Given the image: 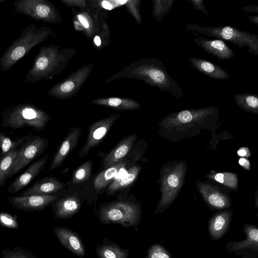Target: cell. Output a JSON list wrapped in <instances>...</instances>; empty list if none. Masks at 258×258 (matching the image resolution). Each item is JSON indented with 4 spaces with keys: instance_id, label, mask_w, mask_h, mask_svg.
I'll return each mask as SVG.
<instances>
[{
    "instance_id": "cell-30",
    "label": "cell",
    "mask_w": 258,
    "mask_h": 258,
    "mask_svg": "<svg viewBox=\"0 0 258 258\" xmlns=\"http://www.w3.org/2000/svg\"><path fill=\"white\" fill-rule=\"evenodd\" d=\"M237 104L243 109L253 113H258V96L255 94L238 93L234 95Z\"/></svg>"
},
{
    "instance_id": "cell-24",
    "label": "cell",
    "mask_w": 258,
    "mask_h": 258,
    "mask_svg": "<svg viewBox=\"0 0 258 258\" xmlns=\"http://www.w3.org/2000/svg\"><path fill=\"white\" fill-rule=\"evenodd\" d=\"M200 189L205 201L213 209L221 210L231 206L229 199L211 185L201 184Z\"/></svg>"
},
{
    "instance_id": "cell-38",
    "label": "cell",
    "mask_w": 258,
    "mask_h": 258,
    "mask_svg": "<svg viewBox=\"0 0 258 258\" xmlns=\"http://www.w3.org/2000/svg\"><path fill=\"white\" fill-rule=\"evenodd\" d=\"M140 0H131L127 1L125 5L132 16L134 18L138 24L141 25L142 19L140 13Z\"/></svg>"
},
{
    "instance_id": "cell-13",
    "label": "cell",
    "mask_w": 258,
    "mask_h": 258,
    "mask_svg": "<svg viewBox=\"0 0 258 258\" xmlns=\"http://www.w3.org/2000/svg\"><path fill=\"white\" fill-rule=\"evenodd\" d=\"M120 116L119 114H112L89 125L87 140L79 153V157H84L91 149L98 145Z\"/></svg>"
},
{
    "instance_id": "cell-15",
    "label": "cell",
    "mask_w": 258,
    "mask_h": 258,
    "mask_svg": "<svg viewBox=\"0 0 258 258\" xmlns=\"http://www.w3.org/2000/svg\"><path fill=\"white\" fill-rule=\"evenodd\" d=\"M137 139L132 134L122 139L102 159L101 167L104 170L122 161L130 153Z\"/></svg>"
},
{
    "instance_id": "cell-40",
    "label": "cell",
    "mask_w": 258,
    "mask_h": 258,
    "mask_svg": "<svg viewBox=\"0 0 258 258\" xmlns=\"http://www.w3.org/2000/svg\"><path fill=\"white\" fill-rule=\"evenodd\" d=\"M3 255L4 258H36L28 252L16 248L13 250H4Z\"/></svg>"
},
{
    "instance_id": "cell-46",
    "label": "cell",
    "mask_w": 258,
    "mask_h": 258,
    "mask_svg": "<svg viewBox=\"0 0 258 258\" xmlns=\"http://www.w3.org/2000/svg\"><path fill=\"white\" fill-rule=\"evenodd\" d=\"M237 154L239 156L244 157V156H249V152L248 150L245 148H241L238 151Z\"/></svg>"
},
{
    "instance_id": "cell-31",
    "label": "cell",
    "mask_w": 258,
    "mask_h": 258,
    "mask_svg": "<svg viewBox=\"0 0 258 258\" xmlns=\"http://www.w3.org/2000/svg\"><path fill=\"white\" fill-rule=\"evenodd\" d=\"M175 0H154L152 16L157 22H160L169 13Z\"/></svg>"
},
{
    "instance_id": "cell-43",
    "label": "cell",
    "mask_w": 258,
    "mask_h": 258,
    "mask_svg": "<svg viewBox=\"0 0 258 258\" xmlns=\"http://www.w3.org/2000/svg\"><path fill=\"white\" fill-rule=\"evenodd\" d=\"M189 2L191 3L193 9L196 11H200L207 16L210 15L206 9L204 0H190Z\"/></svg>"
},
{
    "instance_id": "cell-37",
    "label": "cell",
    "mask_w": 258,
    "mask_h": 258,
    "mask_svg": "<svg viewBox=\"0 0 258 258\" xmlns=\"http://www.w3.org/2000/svg\"><path fill=\"white\" fill-rule=\"evenodd\" d=\"M142 149L139 147V142L135 143L130 153L123 160L125 163V167L128 168L134 165L138 161L140 160L142 156Z\"/></svg>"
},
{
    "instance_id": "cell-33",
    "label": "cell",
    "mask_w": 258,
    "mask_h": 258,
    "mask_svg": "<svg viewBox=\"0 0 258 258\" xmlns=\"http://www.w3.org/2000/svg\"><path fill=\"white\" fill-rule=\"evenodd\" d=\"M26 137H22L12 141L5 134L0 133V148L2 149L0 155H5L11 151L17 149L22 145Z\"/></svg>"
},
{
    "instance_id": "cell-47",
    "label": "cell",
    "mask_w": 258,
    "mask_h": 258,
    "mask_svg": "<svg viewBox=\"0 0 258 258\" xmlns=\"http://www.w3.org/2000/svg\"><path fill=\"white\" fill-rule=\"evenodd\" d=\"M248 20L252 23L258 25V16H249L248 17Z\"/></svg>"
},
{
    "instance_id": "cell-44",
    "label": "cell",
    "mask_w": 258,
    "mask_h": 258,
    "mask_svg": "<svg viewBox=\"0 0 258 258\" xmlns=\"http://www.w3.org/2000/svg\"><path fill=\"white\" fill-rule=\"evenodd\" d=\"M241 9L246 12L258 13V7L256 5L248 6L247 7H242Z\"/></svg>"
},
{
    "instance_id": "cell-2",
    "label": "cell",
    "mask_w": 258,
    "mask_h": 258,
    "mask_svg": "<svg viewBox=\"0 0 258 258\" xmlns=\"http://www.w3.org/2000/svg\"><path fill=\"white\" fill-rule=\"evenodd\" d=\"M76 53L74 47L61 49L54 44L41 47L26 76L25 82L34 83L51 79L66 69Z\"/></svg>"
},
{
    "instance_id": "cell-20",
    "label": "cell",
    "mask_w": 258,
    "mask_h": 258,
    "mask_svg": "<svg viewBox=\"0 0 258 258\" xmlns=\"http://www.w3.org/2000/svg\"><path fill=\"white\" fill-rule=\"evenodd\" d=\"M55 218L67 219L74 216L80 210L82 201L76 194L58 198L51 203Z\"/></svg>"
},
{
    "instance_id": "cell-4",
    "label": "cell",
    "mask_w": 258,
    "mask_h": 258,
    "mask_svg": "<svg viewBox=\"0 0 258 258\" xmlns=\"http://www.w3.org/2000/svg\"><path fill=\"white\" fill-rule=\"evenodd\" d=\"M98 217L105 225L116 224L125 228L138 226L141 222V209L139 203L125 198H119L101 204Z\"/></svg>"
},
{
    "instance_id": "cell-23",
    "label": "cell",
    "mask_w": 258,
    "mask_h": 258,
    "mask_svg": "<svg viewBox=\"0 0 258 258\" xmlns=\"http://www.w3.org/2000/svg\"><path fill=\"white\" fill-rule=\"evenodd\" d=\"M188 61L191 67L211 78L222 81L230 78L229 74L222 68L208 60L189 57Z\"/></svg>"
},
{
    "instance_id": "cell-12",
    "label": "cell",
    "mask_w": 258,
    "mask_h": 258,
    "mask_svg": "<svg viewBox=\"0 0 258 258\" xmlns=\"http://www.w3.org/2000/svg\"><path fill=\"white\" fill-rule=\"evenodd\" d=\"M183 175L182 167L176 166L164 176L162 179V198L155 214L163 212L173 201L177 191L181 185Z\"/></svg>"
},
{
    "instance_id": "cell-6",
    "label": "cell",
    "mask_w": 258,
    "mask_h": 258,
    "mask_svg": "<svg viewBox=\"0 0 258 258\" xmlns=\"http://www.w3.org/2000/svg\"><path fill=\"white\" fill-rule=\"evenodd\" d=\"M185 28L217 39L231 42L240 48L247 47L249 53L258 56V36L247 32L242 31L232 26L201 27L190 24Z\"/></svg>"
},
{
    "instance_id": "cell-17",
    "label": "cell",
    "mask_w": 258,
    "mask_h": 258,
    "mask_svg": "<svg viewBox=\"0 0 258 258\" xmlns=\"http://www.w3.org/2000/svg\"><path fill=\"white\" fill-rule=\"evenodd\" d=\"M48 157L49 155L46 154L41 159L30 164L26 170L12 183L8 188V191L10 194H16L25 187L43 170L48 160Z\"/></svg>"
},
{
    "instance_id": "cell-18",
    "label": "cell",
    "mask_w": 258,
    "mask_h": 258,
    "mask_svg": "<svg viewBox=\"0 0 258 258\" xmlns=\"http://www.w3.org/2000/svg\"><path fill=\"white\" fill-rule=\"evenodd\" d=\"M54 231L61 244L70 251L81 258L85 256L83 242L77 232L65 227H55Z\"/></svg>"
},
{
    "instance_id": "cell-3",
    "label": "cell",
    "mask_w": 258,
    "mask_h": 258,
    "mask_svg": "<svg viewBox=\"0 0 258 258\" xmlns=\"http://www.w3.org/2000/svg\"><path fill=\"white\" fill-rule=\"evenodd\" d=\"M53 33V31L46 26L38 27L31 24L26 27L0 58L1 72L5 73L10 70L33 47Z\"/></svg>"
},
{
    "instance_id": "cell-22",
    "label": "cell",
    "mask_w": 258,
    "mask_h": 258,
    "mask_svg": "<svg viewBox=\"0 0 258 258\" xmlns=\"http://www.w3.org/2000/svg\"><path fill=\"white\" fill-rule=\"evenodd\" d=\"M65 184L54 177H45L36 180L20 196L54 194L63 188Z\"/></svg>"
},
{
    "instance_id": "cell-36",
    "label": "cell",
    "mask_w": 258,
    "mask_h": 258,
    "mask_svg": "<svg viewBox=\"0 0 258 258\" xmlns=\"http://www.w3.org/2000/svg\"><path fill=\"white\" fill-rule=\"evenodd\" d=\"M216 181L229 187L235 188L237 186V177L231 173H219L212 176Z\"/></svg>"
},
{
    "instance_id": "cell-34",
    "label": "cell",
    "mask_w": 258,
    "mask_h": 258,
    "mask_svg": "<svg viewBox=\"0 0 258 258\" xmlns=\"http://www.w3.org/2000/svg\"><path fill=\"white\" fill-rule=\"evenodd\" d=\"M111 32L106 22H104L101 31L93 38V42L95 48L100 50L107 46L110 42Z\"/></svg>"
},
{
    "instance_id": "cell-10",
    "label": "cell",
    "mask_w": 258,
    "mask_h": 258,
    "mask_svg": "<svg viewBox=\"0 0 258 258\" xmlns=\"http://www.w3.org/2000/svg\"><path fill=\"white\" fill-rule=\"evenodd\" d=\"M245 239L229 241L225 245L227 250L242 258H258V228L253 224H245L242 229Z\"/></svg>"
},
{
    "instance_id": "cell-35",
    "label": "cell",
    "mask_w": 258,
    "mask_h": 258,
    "mask_svg": "<svg viewBox=\"0 0 258 258\" xmlns=\"http://www.w3.org/2000/svg\"><path fill=\"white\" fill-rule=\"evenodd\" d=\"M144 258H173L169 250L159 243H155L147 250Z\"/></svg>"
},
{
    "instance_id": "cell-9",
    "label": "cell",
    "mask_w": 258,
    "mask_h": 258,
    "mask_svg": "<svg viewBox=\"0 0 258 258\" xmlns=\"http://www.w3.org/2000/svg\"><path fill=\"white\" fill-rule=\"evenodd\" d=\"M48 142L47 139L34 135L26 136V139L20 147L19 152L14 162L9 178L18 173L30 162L42 154Z\"/></svg>"
},
{
    "instance_id": "cell-28",
    "label": "cell",
    "mask_w": 258,
    "mask_h": 258,
    "mask_svg": "<svg viewBox=\"0 0 258 258\" xmlns=\"http://www.w3.org/2000/svg\"><path fill=\"white\" fill-rule=\"evenodd\" d=\"M124 167L125 163L122 161L102 171L94 180L96 190L99 191L108 186L113 181L119 171Z\"/></svg>"
},
{
    "instance_id": "cell-45",
    "label": "cell",
    "mask_w": 258,
    "mask_h": 258,
    "mask_svg": "<svg viewBox=\"0 0 258 258\" xmlns=\"http://www.w3.org/2000/svg\"><path fill=\"white\" fill-rule=\"evenodd\" d=\"M239 164L243 167L245 169H249L250 167V164L248 160L245 158H240L239 160Z\"/></svg>"
},
{
    "instance_id": "cell-11",
    "label": "cell",
    "mask_w": 258,
    "mask_h": 258,
    "mask_svg": "<svg viewBox=\"0 0 258 258\" xmlns=\"http://www.w3.org/2000/svg\"><path fill=\"white\" fill-rule=\"evenodd\" d=\"M99 7L92 4L88 9L81 10L75 17L77 21H74L76 29L82 31L89 39L92 40L94 37L102 29L105 22L101 16L99 15Z\"/></svg>"
},
{
    "instance_id": "cell-14",
    "label": "cell",
    "mask_w": 258,
    "mask_h": 258,
    "mask_svg": "<svg viewBox=\"0 0 258 258\" xmlns=\"http://www.w3.org/2000/svg\"><path fill=\"white\" fill-rule=\"evenodd\" d=\"M56 194L15 196L8 198V201L16 209L26 211H40L56 200Z\"/></svg>"
},
{
    "instance_id": "cell-27",
    "label": "cell",
    "mask_w": 258,
    "mask_h": 258,
    "mask_svg": "<svg viewBox=\"0 0 258 258\" xmlns=\"http://www.w3.org/2000/svg\"><path fill=\"white\" fill-rule=\"evenodd\" d=\"M141 169L140 165H134L128 169L127 173L123 176L114 179L107 187V196H112L117 191L131 186L136 180Z\"/></svg>"
},
{
    "instance_id": "cell-19",
    "label": "cell",
    "mask_w": 258,
    "mask_h": 258,
    "mask_svg": "<svg viewBox=\"0 0 258 258\" xmlns=\"http://www.w3.org/2000/svg\"><path fill=\"white\" fill-rule=\"evenodd\" d=\"M196 44L208 53L220 60H228L234 58V51L223 40H210L204 36L194 38Z\"/></svg>"
},
{
    "instance_id": "cell-1",
    "label": "cell",
    "mask_w": 258,
    "mask_h": 258,
    "mask_svg": "<svg viewBox=\"0 0 258 258\" xmlns=\"http://www.w3.org/2000/svg\"><path fill=\"white\" fill-rule=\"evenodd\" d=\"M121 78L142 81L176 98L183 96L182 87L168 73L162 61L156 57L147 58L133 62L109 77L103 84Z\"/></svg>"
},
{
    "instance_id": "cell-8",
    "label": "cell",
    "mask_w": 258,
    "mask_h": 258,
    "mask_svg": "<svg viewBox=\"0 0 258 258\" xmlns=\"http://www.w3.org/2000/svg\"><path fill=\"white\" fill-rule=\"evenodd\" d=\"M93 66L94 63L86 64L74 72L51 87L47 94L61 100L74 97L89 77Z\"/></svg>"
},
{
    "instance_id": "cell-41",
    "label": "cell",
    "mask_w": 258,
    "mask_h": 258,
    "mask_svg": "<svg viewBox=\"0 0 258 258\" xmlns=\"http://www.w3.org/2000/svg\"><path fill=\"white\" fill-rule=\"evenodd\" d=\"M65 5L74 8L77 7L81 10L88 9L91 6V1L86 0H61Z\"/></svg>"
},
{
    "instance_id": "cell-16",
    "label": "cell",
    "mask_w": 258,
    "mask_h": 258,
    "mask_svg": "<svg viewBox=\"0 0 258 258\" xmlns=\"http://www.w3.org/2000/svg\"><path fill=\"white\" fill-rule=\"evenodd\" d=\"M81 131V128L80 127L71 128L70 132L62 140L56 152L54 154L48 172L59 167L73 149L75 148L78 144Z\"/></svg>"
},
{
    "instance_id": "cell-21",
    "label": "cell",
    "mask_w": 258,
    "mask_h": 258,
    "mask_svg": "<svg viewBox=\"0 0 258 258\" xmlns=\"http://www.w3.org/2000/svg\"><path fill=\"white\" fill-rule=\"evenodd\" d=\"M232 215V211L228 210L216 213L211 216L209 220L208 229L212 240H218L227 233Z\"/></svg>"
},
{
    "instance_id": "cell-25",
    "label": "cell",
    "mask_w": 258,
    "mask_h": 258,
    "mask_svg": "<svg viewBox=\"0 0 258 258\" xmlns=\"http://www.w3.org/2000/svg\"><path fill=\"white\" fill-rule=\"evenodd\" d=\"M92 103L120 110H133L141 107V104L137 101L123 97H111L97 98L93 99Z\"/></svg>"
},
{
    "instance_id": "cell-26",
    "label": "cell",
    "mask_w": 258,
    "mask_h": 258,
    "mask_svg": "<svg viewBox=\"0 0 258 258\" xmlns=\"http://www.w3.org/2000/svg\"><path fill=\"white\" fill-rule=\"evenodd\" d=\"M96 252L98 258H128L129 256L127 248H122L106 238L102 239L101 244L97 245Z\"/></svg>"
},
{
    "instance_id": "cell-32",
    "label": "cell",
    "mask_w": 258,
    "mask_h": 258,
    "mask_svg": "<svg viewBox=\"0 0 258 258\" xmlns=\"http://www.w3.org/2000/svg\"><path fill=\"white\" fill-rule=\"evenodd\" d=\"M92 162L88 160L80 165L74 172L72 182L74 184L88 180L92 175Z\"/></svg>"
},
{
    "instance_id": "cell-42",
    "label": "cell",
    "mask_w": 258,
    "mask_h": 258,
    "mask_svg": "<svg viewBox=\"0 0 258 258\" xmlns=\"http://www.w3.org/2000/svg\"><path fill=\"white\" fill-rule=\"evenodd\" d=\"M127 1H100V5L104 9L111 10L115 7L125 4Z\"/></svg>"
},
{
    "instance_id": "cell-5",
    "label": "cell",
    "mask_w": 258,
    "mask_h": 258,
    "mask_svg": "<svg viewBox=\"0 0 258 258\" xmlns=\"http://www.w3.org/2000/svg\"><path fill=\"white\" fill-rule=\"evenodd\" d=\"M2 125L14 130L31 127L37 132L43 130L50 116L45 111L29 103H21L6 109L1 114Z\"/></svg>"
},
{
    "instance_id": "cell-48",
    "label": "cell",
    "mask_w": 258,
    "mask_h": 258,
    "mask_svg": "<svg viewBox=\"0 0 258 258\" xmlns=\"http://www.w3.org/2000/svg\"><path fill=\"white\" fill-rule=\"evenodd\" d=\"M4 1H5V0H0V3H2V2H3Z\"/></svg>"
},
{
    "instance_id": "cell-7",
    "label": "cell",
    "mask_w": 258,
    "mask_h": 258,
    "mask_svg": "<svg viewBox=\"0 0 258 258\" xmlns=\"http://www.w3.org/2000/svg\"><path fill=\"white\" fill-rule=\"evenodd\" d=\"M13 14L27 16L35 21L55 24L61 21L56 7L47 0H16L14 3Z\"/></svg>"
},
{
    "instance_id": "cell-29",
    "label": "cell",
    "mask_w": 258,
    "mask_h": 258,
    "mask_svg": "<svg viewBox=\"0 0 258 258\" xmlns=\"http://www.w3.org/2000/svg\"><path fill=\"white\" fill-rule=\"evenodd\" d=\"M20 148L4 155H0V186L9 178V174L19 152Z\"/></svg>"
},
{
    "instance_id": "cell-39",
    "label": "cell",
    "mask_w": 258,
    "mask_h": 258,
    "mask_svg": "<svg viewBox=\"0 0 258 258\" xmlns=\"http://www.w3.org/2000/svg\"><path fill=\"white\" fill-rule=\"evenodd\" d=\"M17 217L5 212L0 213V225L10 228H18Z\"/></svg>"
}]
</instances>
